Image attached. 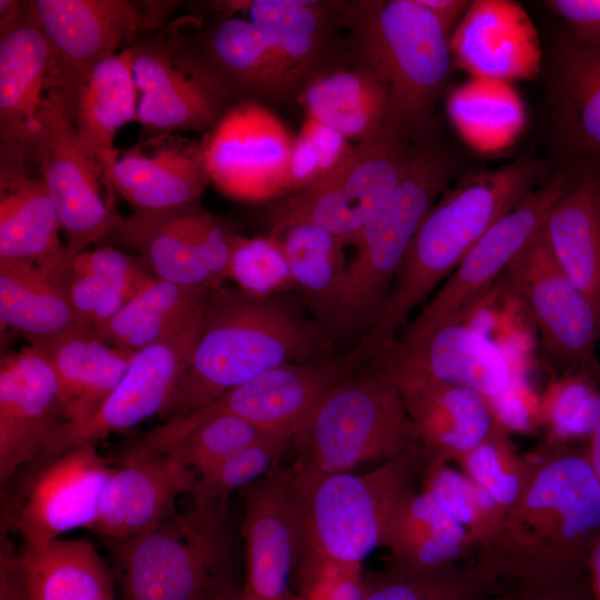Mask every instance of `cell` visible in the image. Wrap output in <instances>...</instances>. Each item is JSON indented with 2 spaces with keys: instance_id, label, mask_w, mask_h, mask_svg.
Wrapping results in <instances>:
<instances>
[{
  "instance_id": "8d00e7d4",
  "label": "cell",
  "mask_w": 600,
  "mask_h": 600,
  "mask_svg": "<svg viewBox=\"0 0 600 600\" xmlns=\"http://www.w3.org/2000/svg\"><path fill=\"white\" fill-rule=\"evenodd\" d=\"M0 319L31 343L88 328L63 281L33 263L6 259H0Z\"/></svg>"
},
{
  "instance_id": "3957f363",
  "label": "cell",
  "mask_w": 600,
  "mask_h": 600,
  "mask_svg": "<svg viewBox=\"0 0 600 600\" xmlns=\"http://www.w3.org/2000/svg\"><path fill=\"white\" fill-rule=\"evenodd\" d=\"M599 539L598 478L587 454L563 453L536 464L473 566L512 582L580 576Z\"/></svg>"
},
{
  "instance_id": "ba28073f",
  "label": "cell",
  "mask_w": 600,
  "mask_h": 600,
  "mask_svg": "<svg viewBox=\"0 0 600 600\" xmlns=\"http://www.w3.org/2000/svg\"><path fill=\"white\" fill-rule=\"evenodd\" d=\"M421 444L396 382L364 364L333 387L293 436L292 467L350 472L367 460H390Z\"/></svg>"
},
{
  "instance_id": "83f0119b",
  "label": "cell",
  "mask_w": 600,
  "mask_h": 600,
  "mask_svg": "<svg viewBox=\"0 0 600 600\" xmlns=\"http://www.w3.org/2000/svg\"><path fill=\"white\" fill-rule=\"evenodd\" d=\"M39 177L0 171V259L33 263L66 284L71 256Z\"/></svg>"
},
{
  "instance_id": "277c9868",
  "label": "cell",
  "mask_w": 600,
  "mask_h": 600,
  "mask_svg": "<svg viewBox=\"0 0 600 600\" xmlns=\"http://www.w3.org/2000/svg\"><path fill=\"white\" fill-rule=\"evenodd\" d=\"M430 457L421 444L363 474L291 467L288 490L301 571L326 564L360 566L382 546L394 509L420 486Z\"/></svg>"
},
{
  "instance_id": "4dcf8cb0",
  "label": "cell",
  "mask_w": 600,
  "mask_h": 600,
  "mask_svg": "<svg viewBox=\"0 0 600 600\" xmlns=\"http://www.w3.org/2000/svg\"><path fill=\"white\" fill-rule=\"evenodd\" d=\"M78 138L106 174L116 161V134L137 120L138 91L129 47L96 66L78 90L64 97ZM108 180V179H107Z\"/></svg>"
},
{
  "instance_id": "b9f144b4",
  "label": "cell",
  "mask_w": 600,
  "mask_h": 600,
  "mask_svg": "<svg viewBox=\"0 0 600 600\" xmlns=\"http://www.w3.org/2000/svg\"><path fill=\"white\" fill-rule=\"evenodd\" d=\"M420 488L434 493L467 529L470 546L479 544L499 524L504 510L470 477L431 454Z\"/></svg>"
},
{
  "instance_id": "7dc6e473",
  "label": "cell",
  "mask_w": 600,
  "mask_h": 600,
  "mask_svg": "<svg viewBox=\"0 0 600 600\" xmlns=\"http://www.w3.org/2000/svg\"><path fill=\"white\" fill-rule=\"evenodd\" d=\"M364 577L361 567L326 564L301 571L298 600H362Z\"/></svg>"
},
{
  "instance_id": "d590c367",
  "label": "cell",
  "mask_w": 600,
  "mask_h": 600,
  "mask_svg": "<svg viewBox=\"0 0 600 600\" xmlns=\"http://www.w3.org/2000/svg\"><path fill=\"white\" fill-rule=\"evenodd\" d=\"M307 112L357 143L376 139L389 121V101L367 67L319 73L300 92Z\"/></svg>"
},
{
  "instance_id": "db71d44e",
  "label": "cell",
  "mask_w": 600,
  "mask_h": 600,
  "mask_svg": "<svg viewBox=\"0 0 600 600\" xmlns=\"http://www.w3.org/2000/svg\"><path fill=\"white\" fill-rule=\"evenodd\" d=\"M589 440L590 444L587 456L600 483V422Z\"/></svg>"
},
{
  "instance_id": "60d3db41",
  "label": "cell",
  "mask_w": 600,
  "mask_h": 600,
  "mask_svg": "<svg viewBox=\"0 0 600 600\" xmlns=\"http://www.w3.org/2000/svg\"><path fill=\"white\" fill-rule=\"evenodd\" d=\"M290 447V441L263 436L231 454L208 472L197 477L191 492L192 506L228 509L229 496L279 467L280 458Z\"/></svg>"
},
{
  "instance_id": "7402d4cb",
  "label": "cell",
  "mask_w": 600,
  "mask_h": 600,
  "mask_svg": "<svg viewBox=\"0 0 600 600\" xmlns=\"http://www.w3.org/2000/svg\"><path fill=\"white\" fill-rule=\"evenodd\" d=\"M196 474L168 452L132 444L102 489L91 531L104 541L139 536L173 513L176 501L191 494Z\"/></svg>"
},
{
  "instance_id": "816d5d0a",
  "label": "cell",
  "mask_w": 600,
  "mask_h": 600,
  "mask_svg": "<svg viewBox=\"0 0 600 600\" xmlns=\"http://www.w3.org/2000/svg\"><path fill=\"white\" fill-rule=\"evenodd\" d=\"M0 600H29L19 554L9 542H1Z\"/></svg>"
},
{
  "instance_id": "5bb4252c",
  "label": "cell",
  "mask_w": 600,
  "mask_h": 600,
  "mask_svg": "<svg viewBox=\"0 0 600 600\" xmlns=\"http://www.w3.org/2000/svg\"><path fill=\"white\" fill-rule=\"evenodd\" d=\"M49 42V90L71 97L91 70L134 42L140 32L164 28L170 2L129 0H31Z\"/></svg>"
},
{
  "instance_id": "ab89813d",
  "label": "cell",
  "mask_w": 600,
  "mask_h": 600,
  "mask_svg": "<svg viewBox=\"0 0 600 600\" xmlns=\"http://www.w3.org/2000/svg\"><path fill=\"white\" fill-rule=\"evenodd\" d=\"M497 580L474 566L414 570L393 562L364 578L362 600H482L496 591Z\"/></svg>"
},
{
  "instance_id": "8992f818",
  "label": "cell",
  "mask_w": 600,
  "mask_h": 600,
  "mask_svg": "<svg viewBox=\"0 0 600 600\" xmlns=\"http://www.w3.org/2000/svg\"><path fill=\"white\" fill-rule=\"evenodd\" d=\"M358 56L379 79L389 121L413 141L436 128L434 111L451 76V39L417 0L341 4Z\"/></svg>"
},
{
  "instance_id": "f907efd6",
  "label": "cell",
  "mask_w": 600,
  "mask_h": 600,
  "mask_svg": "<svg viewBox=\"0 0 600 600\" xmlns=\"http://www.w3.org/2000/svg\"><path fill=\"white\" fill-rule=\"evenodd\" d=\"M301 130L318 152L323 178L334 171L354 148L342 133L312 117L307 116Z\"/></svg>"
},
{
  "instance_id": "cb8c5ba5",
  "label": "cell",
  "mask_w": 600,
  "mask_h": 600,
  "mask_svg": "<svg viewBox=\"0 0 600 600\" xmlns=\"http://www.w3.org/2000/svg\"><path fill=\"white\" fill-rule=\"evenodd\" d=\"M66 423L54 371L31 344L0 362V483L38 458Z\"/></svg>"
},
{
  "instance_id": "7c38bea8",
  "label": "cell",
  "mask_w": 600,
  "mask_h": 600,
  "mask_svg": "<svg viewBox=\"0 0 600 600\" xmlns=\"http://www.w3.org/2000/svg\"><path fill=\"white\" fill-rule=\"evenodd\" d=\"M504 272L538 327L541 352L551 370L558 377L598 374L600 312L558 266L542 229Z\"/></svg>"
},
{
  "instance_id": "f5cc1de1",
  "label": "cell",
  "mask_w": 600,
  "mask_h": 600,
  "mask_svg": "<svg viewBox=\"0 0 600 600\" xmlns=\"http://www.w3.org/2000/svg\"><path fill=\"white\" fill-rule=\"evenodd\" d=\"M417 2L439 21L450 39L453 26L470 4L464 0H417Z\"/></svg>"
},
{
  "instance_id": "d6a6232c",
  "label": "cell",
  "mask_w": 600,
  "mask_h": 600,
  "mask_svg": "<svg viewBox=\"0 0 600 600\" xmlns=\"http://www.w3.org/2000/svg\"><path fill=\"white\" fill-rule=\"evenodd\" d=\"M244 4L250 21L281 62L292 90L318 76L334 22V4L299 0H253Z\"/></svg>"
},
{
  "instance_id": "8fae6325",
  "label": "cell",
  "mask_w": 600,
  "mask_h": 600,
  "mask_svg": "<svg viewBox=\"0 0 600 600\" xmlns=\"http://www.w3.org/2000/svg\"><path fill=\"white\" fill-rule=\"evenodd\" d=\"M36 169L58 212L71 257L110 237L122 217L101 164L82 147L64 96L47 91Z\"/></svg>"
},
{
  "instance_id": "836d02e7",
  "label": "cell",
  "mask_w": 600,
  "mask_h": 600,
  "mask_svg": "<svg viewBox=\"0 0 600 600\" xmlns=\"http://www.w3.org/2000/svg\"><path fill=\"white\" fill-rule=\"evenodd\" d=\"M541 229L558 266L600 312V184L583 179L572 186Z\"/></svg>"
},
{
  "instance_id": "74e56055",
  "label": "cell",
  "mask_w": 600,
  "mask_h": 600,
  "mask_svg": "<svg viewBox=\"0 0 600 600\" xmlns=\"http://www.w3.org/2000/svg\"><path fill=\"white\" fill-rule=\"evenodd\" d=\"M212 291L153 277L117 314L91 330L110 344L136 352L203 309Z\"/></svg>"
},
{
  "instance_id": "9a60e30c",
  "label": "cell",
  "mask_w": 600,
  "mask_h": 600,
  "mask_svg": "<svg viewBox=\"0 0 600 600\" xmlns=\"http://www.w3.org/2000/svg\"><path fill=\"white\" fill-rule=\"evenodd\" d=\"M343 357L329 354L303 362L277 366L227 391L183 417L164 421L159 439L172 444L202 421L218 414L239 417L262 433L290 441L320 401L352 374Z\"/></svg>"
},
{
  "instance_id": "d6986e66",
  "label": "cell",
  "mask_w": 600,
  "mask_h": 600,
  "mask_svg": "<svg viewBox=\"0 0 600 600\" xmlns=\"http://www.w3.org/2000/svg\"><path fill=\"white\" fill-rule=\"evenodd\" d=\"M573 184L553 173L524 196L470 249L444 284L398 338H413L439 326L460 322L542 228L559 198Z\"/></svg>"
},
{
  "instance_id": "f1b7e54d",
  "label": "cell",
  "mask_w": 600,
  "mask_h": 600,
  "mask_svg": "<svg viewBox=\"0 0 600 600\" xmlns=\"http://www.w3.org/2000/svg\"><path fill=\"white\" fill-rule=\"evenodd\" d=\"M52 367L58 380L66 423L93 416L116 390L134 352L80 328L31 343Z\"/></svg>"
},
{
  "instance_id": "e575fe53",
  "label": "cell",
  "mask_w": 600,
  "mask_h": 600,
  "mask_svg": "<svg viewBox=\"0 0 600 600\" xmlns=\"http://www.w3.org/2000/svg\"><path fill=\"white\" fill-rule=\"evenodd\" d=\"M29 600H116L111 568L82 539H58L18 551Z\"/></svg>"
},
{
  "instance_id": "30bf717a",
  "label": "cell",
  "mask_w": 600,
  "mask_h": 600,
  "mask_svg": "<svg viewBox=\"0 0 600 600\" xmlns=\"http://www.w3.org/2000/svg\"><path fill=\"white\" fill-rule=\"evenodd\" d=\"M540 129L551 173L600 184V44L566 27L552 37L542 71Z\"/></svg>"
},
{
  "instance_id": "1f68e13d",
  "label": "cell",
  "mask_w": 600,
  "mask_h": 600,
  "mask_svg": "<svg viewBox=\"0 0 600 600\" xmlns=\"http://www.w3.org/2000/svg\"><path fill=\"white\" fill-rule=\"evenodd\" d=\"M391 562L414 570L454 566L470 547L467 529L431 491L414 489L394 509L384 532Z\"/></svg>"
},
{
  "instance_id": "5b68a950",
  "label": "cell",
  "mask_w": 600,
  "mask_h": 600,
  "mask_svg": "<svg viewBox=\"0 0 600 600\" xmlns=\"http://www.w3.org/2000/svg\"><path fill=\"white\" fill-rule=\"evenodd\" d=\"M461 154L433 131L420 140L400 182L350 239L356 249L327 322L333 339L358 340L383 307L423 218L463 171Z\"/></svg>"
},
{
  "instance_id": "2e32d148",
  "label": "cell",
  "mask_w": 600,
  "mask_h": 600,
  "mask_svg": "<svg viewBox=\"0 0 600 600\" xmlns=\"http://www.w3.org/2000/svg\"><path fill=\"white\" fill-rule=\"evenodd\" d=\"M51 49L31 1H0V171L31 174ZM32 176V174H31Z\"/></svg>"
},
{
  "instance_id": "e0dca14e",
  "label": "cell",
  "mask_w": 600,
  "mask_h": 600,
  "mask_svg": "<svg viewBox=\"0 0 600 600\" xmlns=\"http://www.w3.org/2000/svg\"><path fill=\"white\" fill-rule=\"evenodd\" d=\"M293 143L282 121L262 103L232 104L201 141L210 183L238 200L280 199L290 191Z\"/></svg>"
},
{
  "instance_id": "bcb514c9",
  "label": "cell",
  "mask_w": 600,
  "mask_h": 600,
  "mask_svg": "<svg viewBox=\"0 0 600 600\" xmlns=\"http://www.w3.org/2000/svg\"><path fill=\"white\" fill-rule=\"evenodd\" d=\"M70 270L102 278L130 299L153 279L140 259L110 247L77 253L70 260Z\"/></svg>"
},
{
  "instance_id": "44dd1931",
  "label": "cell",
  "mask_w": 600,
  "mask_h": 600,
  "mask_svg": "<svg viewBox=\"0 0 600 600\" xmlns=\"http://www.w3.org/2000/svg\"><path fill=\"white\" fill-rule=\"evenodd\" d=\"M367 364L397 383L433 381L471 389L488 401L512 386L501 349L480 330L460 322L396 341Z\"/></svg>"
},
{
  "instance_id": "9c48e42d",
  "label": "cell",
  "mask_w": 600,
  "mask_h": 600,
  "mask_svg": "<svg viewBox=\"0 0 600 600\" xmlns=\"http://www.w3.org/2000/svg\"><path fill=\"white\" fill-rule=\"evenodd\" d=\"M419 141L388 123L376 139L354 144L334 171L280 198L268 212L269 236L292 224L311 223L350 239L393 192Z\"/></svg>"
},
{
  "instance_id": "681fc988",
  "label": "cell",
  "mask_w": 600,
  "mask_h": 600,
  "mask_svg": "<svg viewBox=\"0 0 600 600\" xmlns=\"http://www.w3.org/2000/svg\"><path fill=\"white\" fill-rule=\"evenodd\" d=\"M561 18L579 40L600 44V0H548L543 2Z\"/></svg>"
},
{
  "instance_id": "7a4b0ae2",
  "label": "cell",
  "mask_w": 600,
  "mask_h": 600,
  "mask_svg": "<svg viewBox=\"0 0 600 600\" xmlns=\"http://www.w3.org/2000/svg\"><path fill=\"white\" fill-rule=\"evenodd\" d=\"M551 174L547 161L533 156L466 170L423 218L379 314L344 354L348 362L360 368L390 347L410 313L480 238Z\"/></svg>"
},
{
  "instance_id": "4316f807",
  "label": "cell",
  "mask_w": 600,
  "mask_h": 600,
  "mask_svg": "<svg viewBox=\"0 0 600 600\" xmlns=\"http://www.w3.org/2000/svg\"><path fill=\"white\" fill-rule=\"evenodd\" d=\"M108 182L138 211H163L200 204L210 179L202 144L163 134L147 137L121 152L108 172Z\"/></svg>"
},
{
  "instance_id": "ffe728a7",
  "label": "cell",
  "mask_w": 600,
  "mask_h": 600,
  "mask_svg": "<svg viewBox=\"0 0 600 600\" xmlns=\"http://www.w3.org/2000/svg\"><path fill=\"white\" fill-rule=\"evenodd\" d=\"M164 30L178 67L230 106L292 91L281 62L250 20L227 18L191 36L174 24Z\"/></svg>"
},
{
  "instance_id": "52a82bcc",
  "label": "cell",
  "mask_w": 600,
  "mask_h": 600,
  "mask_svg": "<svg viewBox=\"0 0 600 600\" xmlns=\"http://www.w3.org/2000/svg\"><path fill=\"white\" fill-rule=\"evenodd\" d=\"M107 544L118 600H216L236 592L228 509L176 510L152 529Z\"/></svg>"
},
{
  "instance_id": "f6af8a7d",
  "label": "cell",
  "mask_w": 600,
  "mask_h": 600,
  "mask_svg": "<svg viewBox=\"0 0 600 600\" xmlns=\"http://www.w3.org/2000/svg\"><path fill=\"white\" fill-rule=\"evenodd\" d=\"M597 374L573 373L558 377L540 406V413L551 433L560 440L593 433L600 422V391Z\"/></svg>"
},
{
  "instance_id": "603a6c76",
  "label": "cell",
  "mask_w": 600,
  "mask_h": 600,
  "mask_svg": "<svg viewBox=\"0 0 600 600\" xmlns=\"http://www.w3.org/2000/svg\"><path fill=\"white\" fill-rule=\"evenodd\" d=\"M112 468L96 443L76 447L44 463L16 518L23 546L44 548L70 530H90Z\"/></svg>"
},
{
  "instance_id": "11a10c76",
  "label": "cell",
  "mask_w": 600,
  "mask_h": 600,
  "mask_svg": "<svg viewBox=\"0 0 600 600\" xmlns=\"http://www.w3.org/2000/svg\"><path fill=\"white\" fill-rule=\"evenodd\" d=\"M216 600H251L248 596L243 593V591L239 592H232L226 596H222Z\"/></svg>"
},
{
  "instance_id": "ee69618b",
  "label": "cell",
  "mask_w": 600,
  "mask_h": 600,
  "mask_svg": "<svg viewBox=\"0 0 600 600\" xmlns=\"http://www.w3.org/2000/svg\"><path fill=\"white\" fill-rule=\"evenodd\" d=\"M263 436L250 422L232 416H213L182 436L166 451L199 477Z\"/></svg>"
},
{
  "instance_id": "f35d334b",
  "label": "cell",
  "mask_w": 600,
  "mask_h": 600,
  "mask_svg": "<svg viewBox=\"0 0 600 600\" xmlns=\"http://www.w3.org/2000/svg\"><path fill=\"white\" fill-rule=\"evenodd\" d=\"M269 238L277 242L308 308L327 327L343 282L349 239L311 223L289 226Z\"/></svg>"
},
{
  "instance_id": "484cf974",
  "label": "cell",
  "mask_w": 600,
  "mask_h": 600,
  "mask_svg": "<svg viewBox=\"0 0 600 600\" xmlns=\"http://www.w3.org/2000/svg\"><path fill=\"white\" fill-rule=\"evenodd\" d=\"M138 97L137 121L147 137L209 130L230 104L174 62L164 30L129 46Z\"/></svg>"
},
{
  "instance_id": "d4e9b609",
  "label": "cell",
  "mask_w": 600,
  "mask_h": 600,
  "mask_svg": "<svg viewBox=\"0 0 600 600\" xmlns=\"http://www.w3.org/2000/svg\"><path fill=\"white\" fill-rule=\"evenodd\" d=\"M290 468L277 467L238 491L244 506L243 593L251 600H298L290 580L299 562V533L288 490Z\"/></svg>"
},
{
  "instance_id": "4fadbf2b",
  "label": "cell",
  "mask_w": 600,
  "mask_h": 600,
  "mask_svg": "<svg viewBox=\"0 0 600 600\" xmlns=\"http://www.w3.org/2000/svg\"><path fill=\"white\" fill-rule=\"evenodd\" d=\"M109 238L130 248L156 278L219 289L232 273L242 237L201 204L122 217Z\"/></svg>"
},
{
  "instance_id": "ac0fdd59",
  "label": "cell",
  "mask_w": 600,
  "mask_h": 600,
  "mask_svg": "<svg viewBox=\"0 0 600 600\" xmlns=\"http://www.w3.org/2000/svg\"><path fill=\"white\" fill-rule=\"evenodd\" d=\"M206 307L158 341L136 351L124 377L101 408L86 421L60 426L39 457L51 460L159 417L190 361Z\"/></svg>"
},
{
  "instance_id": "6da1fadb",
  "label": "cell",
  "mask_w": 600,
  "mask_h": 600,
  "mask_svg": "<svg viewBox=\"0 0 600 600\" xmlns=\"http://www.w3.org/2000/svg\"><path fill=\"white\" fill-rule=\"evenodd\" d=\"M307 307L283 292L214 289L190 361L159 418L183 417L277 366L329 354L332 337Z\"/></svg>"
},
{
  "instance_id": "c3c4849f",
  "label": "cell",
  "mask_w": 600,
  "mask_h": 600,
  "mask_svg": "<svg viewBox=\"0 0 600 600\" xmlns=\"http://www.w3.org/2000/svg\"><path fill=\"white\" fill-rule=\"evenodd\" d=\"M500 600H594L590 580L583 574L513 582Z\"/></svg>"
},
{
  "instance_id": "7bdbcfd3",
  "label": "cell",
  "mask_w": 600,
  "mask_h": 600,
  "mask_svg": "<svg viewBox=\"0 0 600 600\" xmlns=\"http://www.w3.org/2000/svg\"><path fill=\"white\" fill-rule=\"evenodd\" d=\"M460 461L466 474L504 511L520 497L536 467L514 453L498 421L489 437Z\"/></svg>"
},
{
  "instance_id": "f546056e",
  "label": "cell",
  "mask_w": 600,
  "mask_h": 600,
  "mask_svg": "<svg viewBox=\"0 0 600 600\" xmlns=\"http://www.w3.org/2000/svg\"><path fill=\"white\" fill-rule=\"evenodd\" d=\"M397 387L421 443L433 457L461 460L496 426L489 401L471 389L433 381Z\"/></svg>"
}]
</instances>
